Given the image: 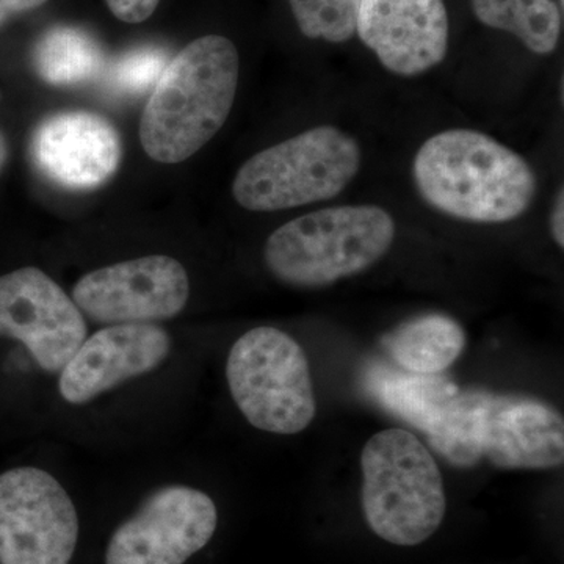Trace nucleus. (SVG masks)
Here are the masks:
<instances>
[{
	"label": "nucleus",
	"mask_w": 564,
	"mask_h": 564,
	"mask_svg": "<svg viewBox=\"0 0 564 564\" xmlns=\"http://www.w3.org/2000/svg\"><path fill=\"white\" fill-rule=\"evenodd\" d=\"M395 221L372 204L311 212L267 239L263 259L278 281L321 289L366 272L395 240Z\"/></svg>",
	"instance_id": "20e7f679"
},
{
	"label": "nucleus",
	"mask_w": 564,
	"mask_h": 564,
	"mask_svg": "<svg viewBox=\"0 0 564 564\" xmlns=\"http://www.w3.org/2000/svg\"><path fill=\"white\" fill-rule=\"evenodd\" d=\"M361 469L364 516L377 536L411 547L436 533L447 510L443 474L415 434H375L364 447Z\"/></svg>",
	"instance_id": "39448f33"
},
{
	"label": "nucleus",
	"mask_w": 564,
	"mask_h": 564,
	"mask_svg": "<svg viewBox=\"0 0 564 564\" xmlns=\"http://www.w3.org/2000/svg\"><path fill=\"white\" fill-rule=\"evenodd\" d=\"M31 152L36 169L52 184L69 192H90L118 172L121 139L101 115L62 111L36 128Z\"/></svg>",
	"instance_id": "4468645a"
},
{
	"label": "nucleus",
	"mask_w": 564,
	"mask_h": 564,
	"mask_svg": "<svg viewBox=\"0 0 564 564\" xmlns=\"http://www.w3.org/2000/svg\"><path fill=\"white\" fill-rule=\"evenodd\" d=\"M425 434L456 467H474L485 458L497 469H554L564 459L562 415L529 397L458 391Z\"/></svg>",
	"instance_id": "7ed1b4c3"
},
{
	"label": "nucleus",
	"mask_w": 564,
	"mask_h": 564,
	"mask_svg": "<svg viewBox=\"0 0 564 564\" xmlns=\"http://www.w3.org/2000/svg\"><path fill=\"white\" fill-rule=\"evenodd\" d=\"M169 62V52L162 47H137L111 63L107 84L118 95L139 96L154 88Z\"/></svg>",
	"instance_id": "aec40b11"
},
{
	"label": "nucleus",
	"mask_w": 564,
	"mask_h": 564,
	"mask_svg": "<svg viewBox=\"0 0 564 564\" xmlns=\"http://www.w3.org/2000/svg\"><path fill=\"white\" fill-rule=\"evenodd\" d=\"M564 198H563V188L556 195V199L554 203V209H552L551 215V231L552 236H554L555 243L558 245L560 248L564 247Z\"/></svg>",
	"instance_id": "5701e85b"
},
{
	"label": "nucleus",
	"mask_w": 564,
	"mask_h": 564,
	"mask_svg": "<svg viewBox=\"0 0 564 564\" xmlns=\"http://www.w3.org/2000/svg\"><path fill=\"white\" fill-rule=\"evenodd\" d=\"M33 68L52 87H76L98 77L106 66L99 41L80 28L55 25L43 33L32 52Z\"/></svg>",
	"instance_id": "f3484780"
},
{
	"label": "nucleus",
	"mask_w": 564,
	"mask_h": 564,
	"mask_svg": "<svg viewBox=\"0 0 564 564\" xmlns=\"http://www.w3.org/2000/svg\"><path fill=\"white\" fill-rule=\"evenodd\" d=\"M111 13L128 24H139L158 9L161 0H106Z\"/></svg>",
	"instance_id": "412c9836"
},
{
	"label": "nucleus",
	"mask_w": 564,
	"mask_h": 564,
	"mask_svg": "<svg viewBox=\"0 0 564 564\" xmlns=\"http://www.w3.org/2000/svg\"><path fill=\"white\" fill-rule=\"evenodd\" d=\"M87 336L84 314L50 274L24 267L0 276V337L20 340L41 370L61 372Z\"/></svg>",
	"instance_id": "9b49d317"
},
{
	"label": "nucleus",
	"mask_w": 564,
	"mask_h": 564,
	"mask_svg": "<svg viewBox=\"0 0 564 564\" xmlns=\"http://www.w3.org/2000/svg\"><path fill=\"white\" fill-rule=\"evenodd\" d=\"M239 74V52L220 35L192 41L172 58L141 115V147L152 161L184 162L209 143L231 113Z\"/></svg>",
	"instance_id": "f03ea898"
},
{
	"label": "nucleus",
	"mask_w": 564,
	"mask_h": 564,
	"mask_svg": "<svg viewBox=\"0 0 564 564\" xmlns=\"http://www.w3.org/2000/svg\"><path fill=\"white\" fill-rule=\"evenodd\" d=\"M367 386L386 410L429 433L440 421L458 388L443 375H423L375 366L367 373Z\"/></svg>",
	"instance_id": "2eb2a0df"
},
{
	"label": "nucleus",
	"mask_w": 564,
	"mask_h": 564,
	"mask_svg": "<svg viewBox=\"0 0 564 564\" xmlns=\"http://www.w3.org/2000/svg\"><path fill=\"white\" fill-rule=\"evenodd\" d=\"M361 159L355 137L334 126H317L248 159L232 182V195L252 212L329 202L358 176Z\"/></svg>",
	"instance_id": "423d86ee"
},
{
	"label": "nucleus",
	"mask_w": 564,
	"mask_h": 564,
	"mask_svg": "<svg viewBox=\"0 0 564 564\" xmlns=\"http://www.w3.org/2000/svg\"><path fill=\"white\" fill-rule=\"evenodd\" d=\"M7 159H9V144H7L6 137L0 132V172L6 166Z\"/></svg>",
	"instance_id": "b1692460"
},
{
	"label": "nucleus",
	"mask_w": 564,
	"mask_h": 564,
	"mask_svg": "<svg viewBox=\"0 0 564 564\" xmlns=\"http://www.w3.org/2000/svg\"><path fill=\"white\" fill-rule=\"evenodd\" d=\"M226 380L240 413L262 432H303L317 413L302 345L273 326L252 328L232 345Z\"/></svg>",
	"instance_id": "0eeeda50"
},
{
	"label": "nucleus",
	"mask_w": 564,
	"mask_h": 564,
	"mask_svg": "<svg viewBox=\"0 0 564 564\" xmlns=\"http://www.w3.org/2000/svg\"><path fill=\"white\" fill-rule=\"evenodd\" d=\"M172 352V336L158 323H128L98 329L58 372V392L82 406L118 386L154 372Z\"/></svg>",
	"instance_id": "f8f14e48"
},
{
	"label": "nucleus",
	"mask_w": 564,
	"mask_h": 564,
	"mask_svg": "<svg viewBox=\"0 0 564 564\" xmlns=\"http://www.w3.org/2000/svg\"><path fill=\"white\" fill-rule=\"evenodd\" d=\"M70 299L98 325L165 322L187 306L191 280L176 259L144 256L84 274Z\"/></svg>",
	"instance_id": "1a4fd4ad"
},
{
	"label": "nucleus",
	"mask_w": 564,
	"mask_h": 564,
	"mask_svg": "<svg viewBox=\"0 0 564 564\" xmlns=\"http://www.w3.org/2000/svg\"><path fill=\"white\" fill-rule=\"evenodd\" d=\"M79 516L54 475L22 466L0 475V564H69Z\"/></svg>",
	"instance_id": "6e6552de"
},
{
	"label": "nucleus",
	"mask_w": 564,
	"mask_h": 564,
	"mask_svg": "<svg viewBox=\"0 0 564 564\" xmlns=\"http://www.w3.org/2000/svg\"><path fill=\"white\" fill-rule=\"evenodd\" d=\"M393 359L408 372H444L466 347V333L444 314H426L403 323L386 339Z\"/></svg>",
	"instance_id": "dca6fc26"
},
{
	"label": "nucleus",
	"mask_w": 564,
	"mask_h": 564,
	"mask_svg": "<svg viewBox=\"0 0 564 564\" xmlns=\"http://www.w3.org/2000/svg\"><path fill=\"white\" fill-rule=\"evenodd\" d=\"M356 33L392 74L421 76L447 55V9L444 0H361Z\"/></svg>",
	"instance_id": "ddd939ff"
},
{
	"label": "nucleus",
	"mask_w": 564,
	"mask_h": 564,
	"mask_svg": "<svg viewBox=\"0 0 564 564\" xmlns=\"http://www.w3.org/2000/svg\"><path fill=\"white\" fill-rule=\"evenodd\" d=\"M361 0H289L293 17L304 36L345 43L356 33Z\"/></svg>",
	"instance_id": "6ab92c4d"
},
{
	"label": "nucleus",
	"mask_w": 564,
	"mask_h": 564,
	"mask_svg": "<svg viewBox=\"0 0 564 564\" xmlns=\"http://www.w3.org/2000/svg\"><path fill=\"white\" fill-rule=\"evenodd\" d=\"M217 524V507L206 492L163 486L111 534L106 564H184L209 544Z\"/></svg>",
	"instance_id": "9d476101"
},
{
	"label": "nucleus",
	"mask_w": 564,
	"mask_h": 564,
	"mask_svg": "<svg viewBox=\"0 0 564 564\" xmlns=\"http://www.w3.org/2000/svg\"><path fill=\"white\" fill-rule=\"evenodd\" d=\"M46 2L47 0H0V25L14 14L39 9Z\"/></svg>",
	"instance_id": "4be33fe9"
},
{
	"label": "nucleus",
	"mask_w": 564,
	"mask_h": 564,
	"mask_svg": "<svg viewBox=\"0 0 564 564\" xmlns=\"http://www.w3.org/2000/svg\"><path fill=\"white\" fill-rule=\"evenodd\" d=\"M413 177L433 209L485 225L522 217L538 188L536 174L521 154L473 129L430 137L415 154Z\"/></svg>",
	"instance_id": "f257e3e1"
},
{
	"label": "nucleus",
	"mask_w": 564,
	"mask_h": 564,
	"mask_svg": "<svg viewBox=\"0 0 564 564\" xmlns=\"http://www.w3.org/2000/svg\"><path fill=\"white\" fill-rule=\"evenodd\" d=\"M486 28L511 33L533 54L549 55L562 35V9L555 0H473Z\"/></svg>",
	"instance_id": "a211bd4d"
}]
</instances>
